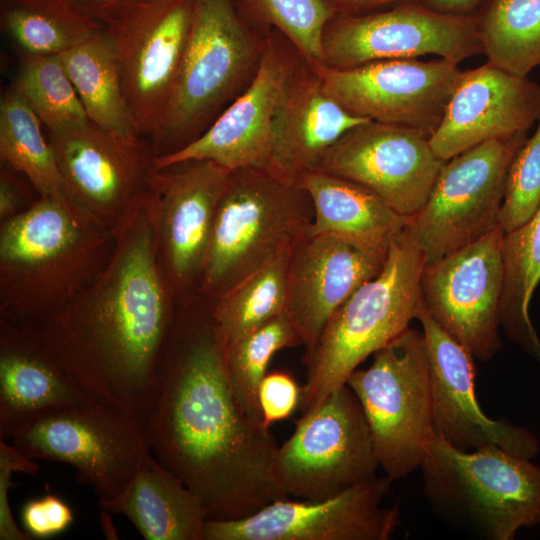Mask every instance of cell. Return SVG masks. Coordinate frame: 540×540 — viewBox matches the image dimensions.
I'll list each match as a JSON object with an SVG mask.
<instances>
[{"mask_svg":"<svg viewBox=\"0 0 540 540\" xmlns=\"http://www.w3.org/2000/svg\"><path fill=\"white\" fill-rule=\"evenodd\" d=\"M145 426L153 456L202 501L208 519H239L286 498L274 476L278 446L233 393L210 304L177 305Z\"/></svg>","mask_w":540,"mask_h":540,"instance_id":"obj_1","label":"cell"},{"mask_svg":"<svg viewBox=\"0 0 540 540\" xmlns=\"http://www.w3.org/2000/svg\"><path fill=\"white\" fill-rule=\"evenodd\" d=\"M177 302L159 263L147 195L116 232L104 270L76 298L33 327L68 377L91 400L144 422Z\"/></svg>","mask_w":540,"mask_h":540,"instance_id":"obj_2","label":"cell"},{"mask_svg":"<svg viewBox=\"0 0 540 540\" xmlns=\"http://www.w3.org/2000/svg\"><path fill=\"white\" fill-rule=\"evenodd\" d=\"M115 246L113 230L48 197L1 222V321L40 326L97 278Z\"/></svg>","mask_w":540,"mask_h":540,"instance_id":"obj_3","label":"cell"},{"mask_svg":"<svg viewBox=\"0 0 540 540\" xmlns=\"http://www.w3.org/2000/svg\"><path fill=\"white\" fill-rule=\"evenodd\" d=\"M424 496L446 524L485 540H513L540 524V466L497 446L458 449L434 436L420 466Z\"/></svg>","mask_w":540,"mask_h":540,"instance_id":"obj_4","label":"cell"},{"mask_svg":"<svg viewBox=\"0 0 540 540\" xmlns=\"http://www.w3.org/2000/svg\"><path fill=\"white\" fill-rule=\"evenodd\" d=\"M425 260L408 226L392 243L382 270L331 316L303 363L299 409H313L370 355L409 328L421 305Z\"/></svg>","mask_w":540,"mask_h":540,"instance_id":"obj_5","label":"cell"},{"mask_svg":"<svg viewBox=\"0 0 540 540\" xmlns=\"http://www.w3.org/2000/svg\"><path fill=\"white\" fill-rule=\"evenodd\" d=\"M313 207L299 179L267 167L229 172L217 205L198 293L220 296L307 234Z\"/></svg>","mask_w":540,"mask_h":540,"instance_id":"obj_6","label":"cell"},{"mask_svg":"<svg viewBox=\"0 0 540 540\" xmlns=\"http://www.w3.org/2000/svg\"><path fill=\"white\" fill-rule=\"evenodd\" d=\"M267 38L246 21L234 0H193L181 65L152 144L154 157L183 147L206 130L254 76Z\"/></svg>","mask_w":540,"mask_h":540,"instance_id":"obj_7","label":"cell"},{"mask_svg":"<svg viewBox=\"0 0 540 540\" xmlns=\"http://www.w3.org/2000/svg\"><path fill=\"white\" fill-rule=\"evenodd\" d=\"M12 444L33 460L64 462L100 506L118 500L151 453L145 422L96 401L41 411L20 425Z\"/></svg>","mask_w":540,"mask_h":540,"instance_id":"obj_8","label":"cell"},{"mask_svg":"<svg viewBox=\"0 0 540 540\" xmlns=\"http://www.w3.org/2000/svg\"><path fill=\"white\" fill-rule=\"evenodd\" d=\"M346 384L367 418L379 466L392 481L420 466L435 436L428 352L422 331L408 328L357 368Z\"/></svg>","mask_w":540,"mask_h":540,"instance_id":"obj_9","label":"cell"},{"mask_svg":"<svg viewBox=\"0 0 540 540\" xmlns=\"http://www.w3.org/2000/svg\"><path fill=\"white\" fill-rule=\"evenodd\" d=\"M378 467L367 418L345 383L296 421L277 448L274 476L286 498L320 500L375 477Z\"/></svg>","mask_w":540,"mask_h":540,"instance_id":"obj_10","label":"cell"},{"mask_svg":"<svg viewBox=\"0 0 540 540\" xmlns=\"http://www.w3.org/2000/svg\"><path fill=\"white\" fill-rule=\"evenodd\" d=\"M527 132L490 140L447 160L408 230L425 264L465 247L498 226L511 162Z\"/></svg>","mask_w":540,"mask_h":540,"instance_id":"obj_11","label":"cell"},{"mask_svg":"<svg viewBox=\"0 0 540 540\" xmlns=\"http://www.w3.org/2000/svg\"><path fill=\"white\" fill-rule=\"evenodd\" d=\"M322 48L324 65L335 69L428 54L458 64L483 52L473 14L442 13L423 2L336 13L324 29Z\"/></svg>","mask_w":540,"mask_h":540,"instance_id":"obj_12","label":"cell"},{"mask_svg":"<svg viewBox=\"0 0 540 540\" xmlns=\"http://www.w3.org/2000/svg\"><path fill=\"white\" fill-rule=\"evenodd\" d=\"M193 0H143L104 26L141 138L157 139L177 79Z\"/></svg>","mask_w":540,"mask_h":540,"instance_id":"obj_13","label":"cell"},{"mask_svg":"<svg viewBox=\"0 0 540 540\" xmlns=\"http://www.w3.org/2000/svg\"><path fill=\"white\" fill-rule=\"evenodd\" d=\"M503 236L498 225L477 241L425 264L420 278L426 312L481 362L502 348Z\"/></svg>","mask_w":540,"mask_h":540,"instance_id":"obj_14","label":"cell"},{"mask_svg":"<svg viewBox=\"0 0 540 540\" xmlns=\"http://www.w3.org/2000/svg\"><path fill=\"white\" fill-rule=\"evenodd\" d=\"M391 483L375 476L329 498H283L239 519H208L204 540H388L400 523L399 505H382Z\"/></svg>","mask_w":540,"mask_h":540,"instance_id":"obj_15","label":"cell"},{"mask_svg":"<svg viewBox=\"0 0 540 540\" xmlns=\"http://www.w3.org/2000/svg\"><path fill=\"white\" fill-rule=\"evenodd\" d=\"M47 139L76 205L116 234L150 190L153 154L91 121L48 130Z\"/></svg>","mask_w":540,"mask_h":540,"instance_id":"obj_16","label":"cell"},{"mask_svg":"<svg viewBox=\"0 0 540 540\" xmlns=\"http://www.w3.org/2000/svg\"><path fill=\"white\" fill-rule=\"evenodd\" d=\"M324 91L345 110L373 121L407 126L430 137L440 124L462 70L435 61L392 59L347 69L312 67Z\"/></svg>","mask_w":540,"mask_h":540,"instance_id":"obj_17","label":"cell"},{"mask_svg":"<svg viewBox=\"0 0 540 540\" xmlns=\"http://www.w3.org/2000/svg\"><path fill=\"white\" fill-rule=\"evenodd\" d=\"M228 170L212 161L155 169L147 204L160 266L177 302L198 293L212 226Z\"/></svg>","mask_w":540,"mask_h":540,"instance_id":"obj_18","label":"cell"},{"mask_svg":"<svg viewBox=\"0 0 540 540\" xmlns=\"http://www.w3.org/2000/svg\"><path fill=\"white\" fill-rule=\"evenodd\" d=\"M445 162L421 131L370 120L341 136L313 169L357 182L397 213L412 217Z\"/></svg>","mask_w":540,"mask_h":540,"instance_id":"obj_19","label":"cell"},{"mask_svg":"<svg viewBox=\"0 0 540 540\" xmlns=\"http://www.w3.org/2000/svg\"><path fill=\"white\" fill-rule=\"evenodd\" d=\"M416 319L428 352L435 435L461 450L497 446L534 458L540 443L530 430L505 419H492L481 409L475 394L472 354L431 318L422 302Z\"/></svg>","mask_w":540,"mask_h":540,"instance_id":"obj_20","label":"cell"},{"mask_svg":"<svg viewBox=\"0 0 540 540\" xmlns=\"http://www.w3.org/2000/svg\"><path fill=\"white\" fill-rule=\"evenodd\" d=\"M293 66L275 39L268 37L246 89L196 139L153 157L155 168L191 161H212L228 171L268 167L274 115Z\"/></svg>","mask_w":540,"mask_h":540,"instance_id":"obj_21","label":"cell"},{"mask_svg":"<svg viewBox=\"0 0 540 540\" xmlns=\"http://www.w3.org/2000/svg\"><path fill=\"white\" fill-rule=\"evenodd\" d=\"M540 115V85L489 62L462 71L429 142L449 160L481 143L527 132Z\"/></svg>","mask_w":540,"mask_h":540,"instance_id":"obj_22","label":"cell"},{"mask_svg":"<svg viewBox=\"0 0 540 540\" xmlns=\"http://www.w3.org/2000/svg\"><path fill=\"white\" fill-rule=\"evenodd\" d=\"M387 258V257H386ZM386 258L326 235H305L291 248L286 312L314 350L334 312L383 268Z\"/></svg>","mask_w":540,"mask_h":540,"instance_id":"obj_23","label":"cell"},{"mask_svg":"<svg viewBox=\"0 0 540 540\" xmlns=\"http://www.w3.org/2000/svg\"><path fill=\"white\" fill-rule=\"evenodd\" d=\"M288 77L273 121V150L267 168L287 180L313 169L351 128L368 122L345 110L323 89L313 68L302 58Z\"/></svg>","mask_w":540,"mask_h":540,"instance_id":"obj_24","label":"cell"},{"mask_svg":"<svg viewBox=\"0 0 540 540\" xmlns=\"http://www.w3.org/2000/svg\"><path fill=\"white\" fill-rule=\"evenodd\" d=\"M93 401L68 377L33 327L1 321L0 439L46 409Z\"/></svg>","mask_w":540,"mask_h":540,"instance_id":"obj_25","label":"cell"},{"mask_svg":"<svg viewBox=\"0 0 540 540\" xmlns=\"http://www.w3.org/2000/svg\"><path fill=\"white\" fill-rule=\"evenodd\" d=\"M313 219L307 235H326L386 258L411 217L401 215L365 186L319 169L303 171Z\"/></svg>","mask_w":540,"mask_h":540,"instance_id":"obj_26","label":"cell"},{"mask_svg":"<svg viewBox=\"0 0 540 540\" xmlns=\"http://www.w3.org/2000/svg\"><path fill=\"white\" fill-rule=\"evenodd\" d=\"M101 507L126 516L146 540H204L208 516L202 501L152 453L124 494Z\"/></svg>","mask_w":540,"mask_h":540,"instance_id":"obj_27","label":"cell"},{"mask_svg":"<svg viewBox=\"0 0 540 540\" xmlns=\"http://www.w3.org/2000/svg\"><path fill=\"white\" fill-rule=\"evenodd\" d=\"M59 57L89 120L127 141H142L124 95L117 57L105 29Z\"/></svg>","mask_w":540,"mask_h":540,"instance_id":"obj_28","label":"cell"},{"mask_svg":"<svg viewBox=\"0 0 540 540\" xmlns=\"http://www.w3.org/2000/svg\"><path fill=\"white\" fill-rule=\"evenodd\" d=\"M500 325L506 337L540 362V337L529 307L540 283V206L523 224L504 232Z\"/></svg>","mask_w":540,"mask_h":540,"instance_id":"obj_29","label":"cell"},{"mask_svg":"<svg viewBox=\"0 0 540 540\" xmlns=\"http://www.w3.org/2000/svg\"><path fill=\"white\" fill-rule=\"evenodd\" d=\"M292 246L210 300L214 331L223 351L286 310Z\"/></svg>","mask_w":540,"mask_h":540,"instance_id":"obj_30","label":"cell"},{"mask_svg":"<svg viewBox=\"0 0 540 540\" xmlns=\"http://www.w3.org/2000/svg\"><path fill=\"white\" fill-rule=\"evenodd\" d=\"M41 124L39 117L15 88L12 85L7 87L0 102L1 162L25 175L40 197L79 208L70 194L48 139L44 137Z\"/></svg>","mask_w":540,"mask_h":540,"instance_id":"obj_31","label":"cell"},{"mask_svg":"<svg viewBox=\"0 0 540 540\" xmlns=\"http://www.w3.org/2000/svg\"><path fill=\"white\" fill-rule=\"evenodd\" d=\"M0 2L1 27L23 55H59L104 28L71 0Z\"/></svg>","mask_w":540,"mask_h":540,"instance_id":"obj_32","label":"cell"},{"mask_svg":"<svg viewBox=\"0 0 540 540\" xmlns=\"http://www.w3.org/2000/svg\"><path fill=\"white\" fill-rule=\"evenodd\" d=\"M474 16L490 64L521 77L540 64V0H484Z\"/></svg>","mask_w":540,"mask_h":540,"instance_id":"obj_33","label":"cell"},{"mask_svg":"<svg viewBox=\"0 0 540 540\" xmlns=\"http://www.w3.org/2000/svg\"><path fill=\"white\" fill-rule=\"evenodd\" d=\"M300 344L301 336L284 311L223 351L233 393L252 419L263 422L258 389L272 357L283 348Z\"/></svg>","mask_w":540,"mask_h":540,"instance_id":"obj_34","label":"cell"},{"mask_svg":"<svg viewBox=\"0 0 540 540\" xmlns=\"http://www.w3.org/2000/svg\"><path fill=\"white\" fill-rule=\"evenodd\" d=\"M20 55L21 65L12 86L47 130L90 121L59 55Z\"/></svg>","mask_w":540,"mask_h":540,"instance_id":"obj_35","label":"cell"},{"mask_svg":"<svg viewBox=\"0 0 540 540\" xmlns=\"http://www.w3.org/2000/svg\"><path fill=\"white\" fill-rule=\"evenodd\" d=\"M256 30H278L311 67L324 64L322 38L337 13L326 0H234Z\"/></svg>","mask_w":540,"mask_h":540,"instance_id":"obj_36","label":"cell"},{"mask_svg":"<svg viewBox=\"0 0 540 540\" xmlns=\"http://www.w3.org/2000/svg\"><path fill=\"white\" fill-rule=\"evenodd\" d=\"M534 134L516 152L506 180L498 225L504 232L527 221L540 206V115Z\"/></svg>","mask_w":540,"mask_h":540,"instance_id":"obj_37","label":"cell"},{"mask_svg":"<svg viewBox=\"0 0 540 540\" xmlns=\"http://www.w3.org/2000/svg\"><path fill=\"white\" fill-rule=\"evenodd\" d=\"M38 470L35 460L25 456L13 444L0 439V540L33 539L15 522L8 496L14 473L36 475Z\"/></svg>","mask_w":540,"mask_h":540,"instance_id":"obj_38","label":"cell"},{"mask_svg":"<svg viewBox=\"0 0 540 540\" xmlns=\"http://www.w3.org/2000/svg\"><path fill=\"white\" fill-rule=\"evenodd\" d=\"M21 519L23 529L33 539H43L64 532L74 521V515L67 503L49 494L26 502Z\"/></svg>","mask_w":540,"mask_h":540,"instance_id":"obj_39","label":"cell"},{"mask_svg":"<svg viewBox=\"0 0 540 540\" xmlns=\"http://www.w3.org/2000/svg\"><path fill=\"white\" fill-rule=\"evenodd\" d=\"M301 388L287 372L267 373L258 389V403L265 425L288 418L299 406Z\"/></svg>","mask_w":540,"mask_h":540,"instance_id":"obj_40","label":"cell"},{"mask_svg":"<svg viewBox=\"0 0 540 540\" xmlns=\"http://www.w3.org/2000/svg\"><path fill=\"white\" fill-rule=\"evenodd\" d=\"M21 173L5 164L0 172V221L4 222L30 208L37 200L30 199L31 182L24 181ZM34 187V186H33Z\"/></svg>","mask_w":540,"mask_h":540,"instance_id":"obj_41","label":"cell"},{"mask_svg":"<svg viewBox=\"0 0 540 540\" xmlns=\"http://www.w3.org/2000/svg\"><path fill=\"white\" fill-rule=\"evenodd\" d=\"M86 15L105 26L143 0H71Z\"/></svg>","mask_w":540,"mask_h":540,"instance_id":"obj_42","label":"cell"},{"mask_svg":"<svg viewBox=\"0 0 540 540\" xmlns=\"http://www.w3.org/2000/svg\"><path fill=\"white\" fill-rule=\"evenodd\" d=\"M337 13L361 14L375 11L381 7L394 6L406 2H423V0H326Z\"/></svg>","mask_w":540,"mask_h":540,"instance_id":"obj_43","label":"cell"},{"mask_svg":"<svg viewBox=\"0 0 540 540\" xmlns=\"http://www.w3.org/2000/svg\"><path fill=\"white\" fill-rule=\"evenodd\" d=\"M484 0H423L428 7L442 13L468 15Z\"/></svg>","mask_w":540,"mask_h":540,"instance_id":"obj_44","label":"cell"}]
</instances>
